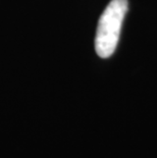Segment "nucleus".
<instances>
[{
  "instance_id": "nucleus-1",
  "label": "nucleus",
  "mask_w": 157,
  "mask_h": 158,
  "mask_svg": "<svg viewBox=\"0 0 157 158\" xmlns=\"http://www.w3.org/2000/svg\"><path fill=\"white\" fill-rule=\"evenodd\" d=\"M128 0H111L100 16L95 37V50L101 58H108L118 46Z\"/></svg>"
}]
</instances>
